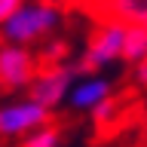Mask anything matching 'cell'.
<instances>
[{"mask_svg": "<svg viewBox=\"0 0 147 147\" xmlns=\"http://www.w3.org/2000/svg\"><path fill=\"white\" fill-rule=\"evenodd\" d=\"M141 58H147V28L129 25L126 28V52H123V61L135 64Z\"/></svg>", "mask_w": 147, "mask_h": 147, "instance_id": "obj_8", "label": "cell"}, {"mask_svg": "<svg viewBox=\"0 0 147 147\" xmlns=\"http://www.w3.org/2000/svg\"><path fill=\"white\" fill-rule=\"evenodd\" d=\"M22 3H25V0H0V25H3V22L22 6Z\"/></svg>", "mask_w": 147, "mask_h": 147, "instance_id": "obj_11", "label": "cell"}, {"mask_svg": "<svg viewBox=\"0 0 147 147\" xmlns=\"http://www.w3.org/2000/svg\"><path fill=\"white\" fill-rule=\"evenodd\" d=\"M77 77H80V67L71 64V61L40 64V71H37V77H34V83H31L28 95L37 98L40 104H46V107L52 110V107H58V104L67 101V92H71V86H74Z\"/></svg>", "mask_w": 147, "mask_h": 147, "instance_id": "obj_3", "label": "cell"}, {"mask_svg": "<svg viewBox=\"0 0 147 147\" xmlns=\"http://www.w3.org/2000/svg\"><path fill=\"white\" fill-rule=\"evenodd\" d=\"M132 77H135L138 86H144V89H147V58H141V61L132 64Z\"/></svg>", "mask_w": 147, "mask_h": 147, "instance_id": "obj_10", "label": "cell"}, {"mask_svg": "<svg viewBox=\"0 0 147 147\" xmlns=\"http://www.w3.org/2000/svg\"><path fill=\"white\" fill-rule=\"evenodd\" d=\"M3 92H6V89H3V83H0V95H3Z\"/></svg>", "mask_w": 147, "mask_h": 147, "instance_id": "obj_12", "label": "cell"}, {"mask_svg": "<svg viewBox=\"0 0 147 147\" xmlns=\"http://www.w3.org/2000/svg\"><path fill=\"white\" fill-rule=\"evenodd\" d=\"M22 147H61V129L46 123V126L34 129L22 138Z\"/></svg>", "mask_w": 147, "mask_h": 147, "instance_id": "obj_9", "label": "cell"}, {"mask_svg": "<svg viewBox=\"0 0 147 147\" xmlns=\"http://www.w3.org/2000/svg\"><path fill=\"white\" fill-rule=\"evenodd\" d=\"M46 123H52V110L31 95L0 104V138H25Z\"/></svg>", "mask_w": 147, "mask_h": 147, "instance_id": "obj_4", "label": "cell"}, {"mask_svg": "<svg viewBox=\"0 0 147 147\" xmlns=\"http://www.w3.org/2000/svg\"><path fill=\"white\" fill-rule=\"evenodd\" d=\"M40 61L22 43H0V83L6 92H28L34 83Z\"/></svg>", "mask_w": 147, "mask_h": 147, "instance_id": "obj_5", "label": "cell"}, {"mask_svg": "<svg viewBox=\"0 0 147 147\" xmlns=\"http://www.w3.org/2000/svg\"><path fill=\"white\" fill-rule=\"evenodd\" d=\"M126 22H117V18H101V25L92 31L89 43L83 49L80 61V74H98L110 64L123 61V52H126Z\"/></svg>", "mask_w": 147, "mask_h": 147, "instance_id": "obj_2", "label": "cell"}, {"mask_svg": "<svg viewBox=\"0 0 147 147\" xmlns=\"http://www.w3.org/2000/svg\"><path fill=\"white\" fill-rule=\"evenodd\" d=\"M92 9L101 18H117L126 25L147 28V0H92Z\"/></svg>", "mask_w": 147, "mask_h": 147, "instance_id": "obj_7", "label": "cell"}, {"mask_svg": "<svg viewBox=\"0 0 147 147\" xmlns=\"http://www.w3.org/2000/svg\"><path fill=\"white\" fill-rule=\"evenodd\" d=\"M110 95H113V83L107 77H101V74H80L74 80L64 104L71 110H77V113H95L104 101H110Z\"/></svg>", "mask_w": 147, "mask_h": 147, "instance_id": "obj_6", "label": "cell"}, {"mask_svg": "<svg viewBox=\"0 0 147 147\" xmlns=\"http://www.w3.org/2000/svg\"><path fill=\"white\" fill-rule=\"evenodd\" d=\"M61 25V9L49 0H25L12 16L0 25V40L3 43H40L52 37Z\"/></svg>", "mask_w": 147, "mask_h": 147, "instance_id": "obj_1", "label": "cell"}]
</instances>
